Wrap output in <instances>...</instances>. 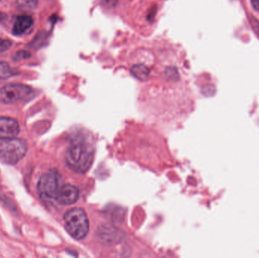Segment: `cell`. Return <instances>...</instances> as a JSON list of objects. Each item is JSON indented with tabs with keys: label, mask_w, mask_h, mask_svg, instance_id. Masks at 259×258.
I'll use <instances>...</instances> for the list:
<instances>
[{
	"label": "cell",
	"mask_w": 259,
	"mask_h": 258,
	"mask_svg": "<svg viewBox=\"0 0 259 258\" xmlns=\"http://www.w3.org/2000/svg\"><path fill=\"white\" fill-rule=\"evenodd\" d=\"M92 160L93 147L88 142L87 139L83 136L74 137L65 154L68 166L75 172L83 174L90 168Z\"/></svg>",
	"instance_id": "6da1fadb"
},
{
	"label": "cell",
	"mask_w": 259,
	"mask_h": 258,
	"mask_svg": "<svg viewBox=\"0 0 259 258\" xmlns=\"http://www.w3.org/2000/svg\"><path fill=\"white\" fill-rule=\"evenodd\" d=\"M67 232L77 240H82L89 233V224L87 215L83 209L75 208L65 213L64 216Z\"/></svg>",
	"instance_id": "7a4b0ae2"
},
{
	"label": "cell",
	"mask_w": 259,
	"mask_h": 258,
	"mask_svg": "<svg viewBox=\"0 0 259 258\" xmlns=\"http://www.w3.org/2000/svg\"><path fill=\"white\" fill-rule=\"evenodd\" d=\"M28 149L24 139L12 138L0 141V161L7 165H15L24 159Z\"/></svg>",
	"instance_id": "3957f363"
},
{
	"label": "cell",
	"mask_w": 259,
	"mask_h": 258,
	"mask_svg": "<svg viewBox=\"0 0 259 258\" xmlns=\"http://www.w3.org/2000/svg\"><path fill=\"white\" fill-rule=\"evenodd\" d=\"M61 176L57 171H50L42 174L37 183V192L41 198L56 200L60 189Z\"/></svg>",
	"instance_id": "277c9868"
},
{
	"label": "cell",
	"mask_w": 259,
	"mask_h": 258,
	"mask_svg": "<svg viewBox=\"0 0 259 258\" xmlns=\"http://www.w3.org/2000/svg\"><path fill=\"white\" fill-rule=\"evenodd\" d=\"M33 89L26 85L8 84L0 88V101L5 104H14L30 99Z\"/></svg>",
	"instance_id": "5b68a950"
},
{
	"label": "cell",
	"mask_w": 259,
	"mask_h": 258,
	"mask_svg": "<svg viewBox=\"0 0 259 258\" xmlns=\"http://www.w3.org/2000/svg\"><path fill=\"white\" fill-rule=\"evenodd\" d=\"M79 198V190L77 186L71 184L62 185L56 201L62 205H71L74 204Z\"/></svg>",
	"instance_id": "8992f818"
},
{
	"label": "cell",
	"mask_w": 259,
	"mask_h": 258,
	"mask_svg": "<svg viewBox=\"0 0 259 258\" xmlns=\"http://www.w3.org/2000/svg\"><path fill=\"white\" fill-rule=\"evenodd\" d=\"M20 133L18 121L9 117H0V139L15 138Z\"/></svg>",
	"instance_id": "52a82bcc"
},
{
	"label": "cell",
	"mask_w": 259,
	"mask_h": 258,
	"mask_svg": "<svg viewBox=\"0 0 259 258\" xmlns=\"http://www.w3.org/2000/svg\"><path fill=\"white\" fill-rule=\"evenodd\" d=\"M33 19L31 16L21 15V16L18 17L15 24H14L12 33L15 36L22 35L28 29H30L33 26Z\"/></svg>",
	"instance_id": "ba28073f"
},
{
	"label": "cell",
	"mask_w": 259,
	"mask_h": 258,
	"mask_svg": "<svg viewBox=\"0 0 259 258\" xmlns=\"http://www.w3.org/2000/svg\"><path fill=\"white\" fill-rule=\"evenodd\" d=\"M130 71L132 75L140 81H145L149 77V68L145 64L142 63V62L133 65L130 68Z\"/></svg>",
	"instance_id": "9c48e42d"
},
{
	"label": "cell",
	"mask_w": 259,
	"mask_h": 258,
	"mask_svg": "<svg viewBox=\"0 0 259 258\" xmlns=\"http://www.w3.org/2000/svg\"><path fill=\"white\" fill-rule=\"evenodd\" d=\"M16 71L6 62H0V80H6L16 74Z\"/></svg>",
	"instance_id": "30bf717a"
},
{
	"label": "cell",
	"mask_w": 259,
	"mask_h": 258,
	"mask_svg": "<svg viewBox=\"0 0 259 258\" xmlns=\"http://www.w3.org/2000/svg\"><path fill=\"white\" fill-rule=\"evenodd\" d=\"M39 0H16L17 5L23 9L31 10L37 6Z\"/></svg>",
	"instance_id": "8fae6325"
},
{
	"label": "cell",
	"mask_w": 259,
	"mask_h": 258,
	"mask_svg": "<svg viewBox=\"0 0 259 258\" xmlns=\"http://www.w3.org/2000/svg\"><path fill=\"white\" fill-rule=\"evenodd\" d=\"M249 22L251 24V28L254 30V33L257 35V37L259 38V21L257 18L254 17H249Z\"/></svg>",
	"instance_id": "7c38bea8"
},
{
	"label": "cell",
	"mask_w": 259,
	"mask_h": 258,
	"mask_svg": "<svg viewBox=\"0 0 259 258\" xmlns=\"http://www.w3.org/2000/svg\"><path fill=\"white\" fill-rule=\"evenodd\" d=\"M12 43L9 39H2L0 38V53H4L8 51L12 46Z\"/></svg>",
	"instance_id": "4fadbf2b"
},
{
	"label": "cell",
	"mask_w": 259,
	"mask_h": 258,
	"mask_svg": "<svg viewBox=\"0 0 259 258\" xmlns=\"http://www.w3.org/2000/svg\"><path fill=\"white\" fill-rule=\"evenodd\" d=\"M101 2L103 6L109 9L115 7L118 4V0H101Z\"/></svg>",
	"instance_id": "5bb4252c"
},
{
	"label": "cell",
	"mask_w": 259,
	"mask_h": 258,
	"mask_svg": "<svg viewBox=\"0 0 259 258\" xmlns=\"http://www.w3.org/2000/svg\"><path fill=\"white\" fill-rule=\"evenodd\" d=\"M29 56H30V54L27 53V51H21L16 53L17 59H26V58L29 57Z\"/></svg>",
	"instance_id": "9a60e30c"
},
{
	"label": "cell",
	"mask_w": 259,
	"mask_h": 258,
	"mask_svg": "<svg viewBox=\"0 0 259 258\" xmlns=\"http://www.w3.org/2000/svg\"><path fill=\"white\" fill-rule=\"evenodd\" d=\"M251 6L254 10L259 12V0H250Z\"/></svg>",
	"instance_id": "2e32d148"
},
{
	"label": "cell",
	"mask_w": 259,
	"mask_h": 258,
	"mask_svg": "<svg viewBox=\"0 0 259 258\" xmlns=\"http://www.w3.org/2000/svg\"><path fill=\"white\" fill-rule=\"evenodd\" d=\"M1 1H2V0H0V2H1Z\"/></svg>",
	"instance_id": "e0dca14e"
}]
</instances>
